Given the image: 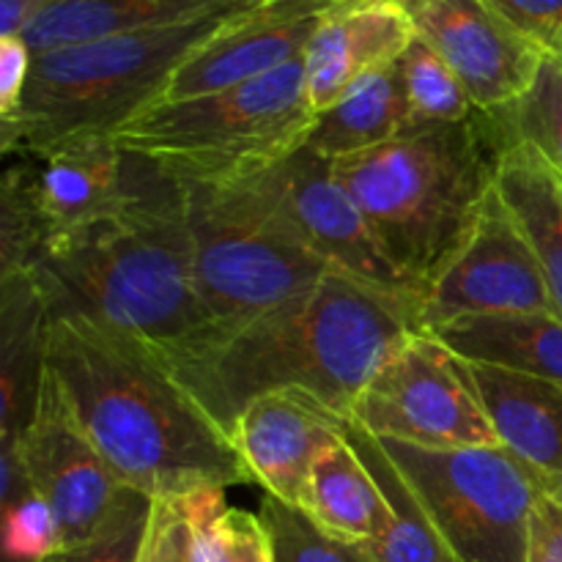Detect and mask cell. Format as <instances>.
Returning <instances> with one entry per match:
<instances>
[{"label": "cell", "mask_w": 562, "mask_h": 562, "mask_svg": "<svg viewBox=\"0 0 562 562\" xmlns=\"http://www.w3.org/2000/svg\"><path fill=\"white\" fill-rule=\"evenodd\" d=\"M412 333H420V311L412 302L333 272L263 316L209 327L159 355L231 437L247 404L285 390L351 417L373 373Z\"/></svg>", "instance_id": "obj_1"}, {"label": "cell", "mask_w": 562, "mask_h": 562, "mask_svg": "<svg viewBox=\"0 0 562 562\" xmlns=\"http://www.w3.org/2000/svg\"><path fill=\"white\" fill-rule=\"evenodd\" d=\"M47 371L124 486L170 499L252 483L228 434L154 346L60 313L49 316Z\"/></svg>", "instance_id": "obj_2"}, {"label": "cell", "mask_w": 562, "mask_h": 562, "mask_svg": "<svg viewBox=\"0 0 562 562\" xmlns=\"http://www.w3.org/2000/svg\"><path fill=\"white\" fill-rule=\"evenodd\" d=\"M27 269L49 316L91 318L157 351L209 329L192 272L184 184L146 157L135 195L119 214L49 245Z\"/></svg>", "instance_id": "obj_3"}, {"label": "cell", "mask_w": 562, "mask_h": 562, "mask_svg": "<svg viewBox=\"0 0 562 562\" xmlns=\"http://www.w3.org/2000/svg\"><path fill=\"white\" fill-rule=\"evenodd\" d=\"M505 146L499 115L477 110L459 124H409L333 168L384 256L426 296L475 228Z\"/></svg>", "instance_id": "obj_4"}, {"label": "cell", "mask_w": 562, "mask_h": 562, "mask_svg": "<svg viewBox=\"0 0 562 562\" xmlns=\"http://www.w3.org/2000/svg\"><path fill=\"white\" fill-rule=\"evenodd\" d=\"M252 3L36 55L20 110L0 121V148L44 154L88 137H113L157 104L181 64Z\"/></svg>", "instance_id": "obj_5"}, {"label": "cell", "mask_w": 562, "mask_h": 562, "mask_svg": "<svg viewBox=\"0 0 562 562\" xmlns=\"http://www.w3.org/2000/svg\"><path fill=\"white\" fill-rule=\"evenodd\" d=\"M313 121L305 55H300L256 80L151 104L126 121L113 140L179 181L225 184L296 151Z\"/></svg>", "instance_id": "obj_6"}, {"label": "cell", "mask_w": 562, "mask_h": 562, "mask_svg": "<svg viewBox=\"0 0 562 562\" xmlns=\"http://www.w3.org/2000/svg\"><path fill=\"white\" fill-rule=\"evenodd\" d=\"M459 562H530L554 481L503 445L431 450L379 439Z\"/></svg>", "instance_id": "obj_7"}, {"label": "cell", "mask_w": 562, "mask_h": 562, "mask_svg": "<svg viewBox=\"0 0 562 562\" xmlns=\"http://www.w3.org/2000/svg\"><path fill=\"white\" fill-rule=\"evenodd\" d=\"M181 184L192 272L209 327L263 316L335 272L231 184Z\"/></svg>", "instance_id": "obj_8"}, {"label": "cell", "mask_w": 562, "mask_h": 562, "mask_svg": "<svg viewBox=\"0 0 562 562\" xmlns=\"http://www.w3.org/2000/svg\"><path fill=\"white\" fill-rule=\"evenodd\" d=\"M0 187V272L27 269L38 252L132 201L143 157L113 137H88L44 154L11 151Z\"/></svg>", "instance_id": "obj_9"}, {"label": "cell", "mask_w": 562, "mask_h": 562, "mask_svg": "<svg viewBox=\"0 0 562 562\" xmlns=\"http://www.w3.org/2000/svg\"><path fill=\"white\" fill-rule=\"evenodd\" d=\"M335 272L382 289L420 311L423 291L384 256L333 159L302 143L269 168L225 181Z\"/></svg>", "instance_id": "obj_10"}, {"label": "cell", "mask_w": 562, "mask_h": 562, "mask_svg": "<svg viewBox=\"0 0 562 562\" xmlns=\"http://www.w3.org/2000/svg\"><path fill=\"white\" fill-rule=\"evenodd\" d=\"M351 420L376 439L417 448L499 445L470 362L428 333L401 340L360 393Z\"/></svg>", "instance_id": "obj_11"}, {"label": "cell", "mask_w": 562, "mask_h": 562, "mask_svg": "<svg viewBox=\"0 0 562 562\" xmlns=\"http://www.w3.org/2000/svg\"><path fill=\"white\" fill-rule=\"evenodd\" d=\"M541 311H554L547 278L494 187L472 234L428 285L420 333L434 335L467 316Z\"/></svg>", "instance_id": "obj_12"}, {"label": "cell", "mask_w": 562, "mask_h": 562, "mask_svg": "<svg viewBox=\"0 0 562 562\" xmlns=\"http://www.w3.org/2000/svg\"><path fill=\"white\" fill-rule=\"evenodd\" d=\"M0 456H14L27 486L47 499L64 549L97 536L126 488L75 420L47 368L31 423L14 445H0Z\"/></svg>", "instance_id": "obj_13"}, {"label": "cell", "mask_w": 562, "mask_h": 562, "mask_svg": "<svg viewBox=\"0 0 562 562\" xmlns=\"http://www.w3.org/2000/svg\"><path fill=\"white\" fill-rule=\"evenodd\" d=\"M417 38L467 88L481 113H503L536 82L549 49L497 0H404Z\"/></svg>", "instance_id": "obj_14"}, {"label": "cell", "mask_w": 562, "mask_h": 562, "mask_svg": "<svg viewBox=\"0 0 562 562\" xmlns=\"http://www.w3.org/2000/svg\"><path fill=\"white\" fill-rule=\"evenodd\" d=\"M349 417L300 390L269 393L247 404L231 442L252 483L269 497L300 508L318 456L346 437Z\"/></svg>", "instance_id": "obj_15"}, {"label": "cell", "mask_w": 562, "mask_h": 562, "mask_svg": "<svg viewBox=\"0 0 562 562\" xmlns=\"http://www.w3.org/2000/svg\"><path fill=\"white\" fill-rule=\"evenodd\" d=\"M417 38L404 0H346L329 11L305 49L313 113L333 108L368 71L401 60Z\"/></svg>", "instance_id": "obj_16"}, {"label": "cell", "mask_w": 562, "mask_h": 562, "mask_svg": "<svg viewBox=\"0 0 562 562\" xmlns=\"http://www.w3.org/2000/svg\"><path fill=\"white\" fill-rule=\"evenodd\" d=\"M49 305L31 269L0 272V445H14L36 409L47 368Z\"/></svg>", "instance_id": "obj_17"}, {"label": "cell", "mask_w": 562, "mask_h": 562, "mask_svg": "<svg viewBox=\"0 0 562 562\" xmlns=\"http://www.w3.org/2000/svg\"><path fill=\"white\" fill-rule=\"evenodd\" d=\"M497 442L562 483V384L492 366H470Z\"/></svg>", "instance_id": "obj_18"}, {"label": "cell", "mask_w": 562, "mask_h": 562, "mask_svg": "<svg viewBox=\"0 0 562 562\" xmlns=\"http://www.w3.org/2000/svg\"><path fill=\"white\" fill-rule=\"evenodd\" d=\"M499 198L514 214L547 278L554 313L562 318V179L527 143L508 137L494 176Z\"/></svg>", "instance_id": "obj_19"}, {"label": "cell", "mask_w": 562, "mask_h": 562, "mask_svg": "<svg viewBox=\"0 0 562 562\" xmlns=\"http://www.w3.org/2000/svg\"><path fill=\"white\" fill-rule=\"evenodd\" d=\"M437 335L470 366H492L562 384V318L554 311L467 316Z\"/></svg>", "instance_id": "obj_20"}, {"label": "cell", "mask_w": 562, "mask_h": 562, "mask_svg": "<svg viewBox=\"0 0 562 562\" xmlns=\"http://www.w3.org/2000/svg\"><path fill=\"white\" fill-rule=\"evenodd\" d=\"M252 0H55L22 38L33 55L115 33L168 27Z\"/></svg>", "instance_id": "obj_21"}, {"label": "cell", "mask_w": 562, "mask_h": 562, "mask_svg": "<svg viewBox=\"0 0 562 562\" xmlns=\"http://www.w3.org/2000/svg\"><path fill=\"white\" fill-rule=\"evenodd\" d=\"M300 510L318 530L351 547L376 541L387 527L382 488L346 437L318 456Z\"/></svg>", "instance_id": "obj_22"}, {"label": "cell", "mask_w": 562, "mask_h": 562, "mask_svg": "<svg viewBox=\"0 0 562 562\" xmlns=\"http://www.w3.org/2000/svg\"><path fill=\"white\" fill-rule=\"evenodd\" d=\"M412 124L401 60L368 71L329 110L316 115L305 146L327 159L351 157L393 140Z\"/></svg>", "instance_id": "obj_23"}, {"label": "cell", "mask_w": 562, "mask_h": 562, "mask_svg": "<svg viewBox=\"0 0 562 562\" xmlns=\"http://www.w3.org/2000/svg\"><path fill=\"white\" fill-rule=\"evenodd\" d=\"M346 439L355 445L360 459L371 470L373 481L379 483L387 503V527L376 541L357 547L366 554L368 562H459L450 552L445 538L434 527L431 516L426 514L423 503L417 499L415 488L409 486L398 467L384 453L382 442L366 428L357 426L349 417Z\"/></svg>", "instance_id": "obj_24"}, {"label": "cell", "mask_w": 562, "mask_h": 562, "mask_svg": "<svg viewBox=\"0 0 562 562\" xmlns=\"http://www.w3.org/2000/svg\"><path fill=\"white\" fill-rule=\"evenodd\" d=\"M3 554L9 562H42L60 552V527L47 499L27 486L14 456L0 459Z\"/></svg>", "instance_id": "obj_25"}, {"label": "cell", "mask_w": 562, "mask_h": 562, "mask_svg": "<svg viewBox=\"0 0 562 562\" xmlns=\"http://www.w3.org/2000/svg\"><path fill=\"white\" fill-rule=\"evenodd\" d=\"M401 66L412 124H459L477 113L456 71L423 38L409 44V49L401 55Z\"/></svg>", "instance_id": "obj_26"}, {"label": "cell", "mask_w": 562, "mask_h": 562, "mask_svg": "<svg viewBox=\"0 0 562 562\" xmlns=\"http://www.w3.org/2000/svg\"><path fill=\"white\" fill-rule=\"evenodd\" d=\"M203 562H274L261 516L225 505V492L192 494Z\"/></svg>", "instance_id": "obj_27"}, {"label": "cell", "mask_w": 562, "mask_h": 562, "mask_svg": "<svg viewBox=\"0 0 562 562\" xmlns=\"http://www.w3.org/2000/svg\"><path fill=\"white\" fill-rule=\"evenodd\" d=\"M514 140L536 148L562 179V58L547 55L530 91L497 113Z\"/></svg>", "instance_id": "obj_28"}, {"label": "cell", "mask_w": 562, "mask_h": 562, "mask_svg": "<svg viewBox=\"0 0 562 562\" xmlns=\"http://www.w3.org/2000/svg\"><path fill=\"white\" fill-rule=\"evenodd\" d=\"M258 516L272 538L274 562H368L360 549L327 536L300 508L269 494L263 497Z\"/></svg>", "instance_id": "obj_29"}, {"label": "cell", "mask_w": 562, "mask_h": 562, "mask_svg": "<svg viewBox=\"0 0 562 562\" xmlns=\"http://www.w3.org/2000/svg\"><path fill=\"white\" fill-rule=\"evenodd\" d=\"M151 508L154 499L148 494L126 486L97 536L77 547L60 549L42 562H137Z\"/></svg>", "instance_id": "obj_30"}, {"label": "cell", "mask_w": 562, "mask_h": 562, "mask_svg": "<svg viewBox=\"0 0 562 562\" xmlns=\"http://www.w3.org/2000/svg\"><path fill=\"white\" fill-rule=\"evenodd\" d=\"M137 562H203L201 532L190 497L154 499Z\"/></svg>", "instance_id": "obj_31"}, {"label": "cell", "mask_w": 562, "mask_h": 562, "mask_svg": "<svg viewBox=\"0 0 562 562\" xmlns=\"http://www.w3.org/2000/svg\"><path fill=\"white\" fill-rule=\"evenodd\" d=\"M33 49L22 36H0V121L16 115L33 71Z\"/></svg>", "instance_id": "obj_32"}, {"label": "cell", "mask_w": 562, "mask_h": 562, "mask_svg": "<svg viewBox=\"0 0 562 562\" xmlns=\"http://www.w3.org/2000/svg\"><path fill=\"white\" fill-rule=\"evenodd\" d=\"M532 38L562 55V0H497Z\"/></svg>", "instance_id": "obj_33"}, {"label": "cell", "mask_w": 562, "mask_h": 562, "mask_svg": "<svg viewBox=\"0 0 562 562\" xmlns=\"http://www.w3.org/2000/svg\"><path fill=\"white\" fill-rule=\"evenodd\" d=\"M530 562H562V483H554L536 516Z\"/></svg>", "instance_id": "obj_34"}, {"label": "cell", "mask_w": 562, "mask_h": 562, "mask_svg": "<svg viewBox=\"0 0 562 562\" xmlns=\"http://www.w3.org/2000/svg\"><path fill=\"white\" fill-rule=\"evenodd\" d=\"M55 0H0V36H22Z\"/></svg>", "instance_id": "obj_35"}, {"label": "cell", "mask_w": 562, "mask_h": 562, "mask_svg": "<svg viewBox=\"0 0 562 562\" xmlns=\"http://www.w3.org/2000/svg\"><path fill=\"white\" fill-rule=\"evenodd\" d=\"M560 58H562V55H560Z\"/></svg>", "instance_id": "obj_36"}]
</instances>
